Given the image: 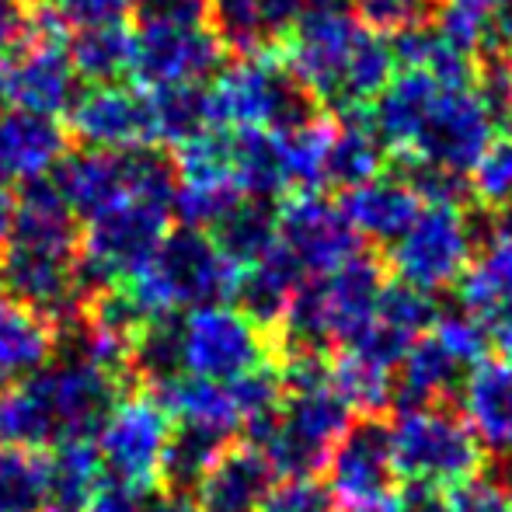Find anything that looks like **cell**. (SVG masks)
<instances>
[{
    "label": "cell",
    "mask_w": 512,
    "mask_h": 512,
    "mask_svg": "<svg viewBox=\"0 0 512 512\" xmlns=\"http://www.w3.org/2000/svg\"><path fill=\"white\" fill-rule=\"evenodd\" d=\"M387 154L405 164H429L467 175L495 140L499 122L474 84H443L422 70H401L366 108Z\"/></svg>",
    "instance_id": "1"
},
{
    "label": "cell",
    "mask_w": 512,
    "mask_h": 512,
    "mask_svg": "<svg viewBox=\"0 0 512 512\" xmlns=\"http://www.w3.org/2000/svg\"><path fill=\"white\" fill-rule=\"evenodd\" d=\"M279 53L300 88L338 115L366 112L394 77L387 39L345 0H310Z\"/></svg>",
    "instance_id": "2"
},
{
    "label": "cell",
    "mask_w": 512,
    "mask_h": 512,
    "mask_svg": "<svg viewBox=\"0 0 512 512\" xmlns=\"http://www.w3.org/2000/svg\"><path fill=\"white\" fill-rule=\"evenodd\" d=\"M126 380L77 352L53 356L39 373L0 391V443L53 450L77 439H95L122 401Z\"/></svg>",
    "instance_id": "3"
},
{
    "label": "cell",
    "mask_w": 512,
    "mask_h": 512,
    "mask_svg": "<svg viewBox=\"0 0 512 512\" xmlns=\"http://www.w3.org/2000/svg\"><path fill=\"white\" fill-rule=\"evenodd\" d=\"M352 422V408L328 380L300 391H283L279 411L244 425L241 443L255 446L279 481L317 478Z\"/></svg>",
    "instance_id": "4"
},
{
    "label": "cell",
    "mask_w": 512,
    "mask_h": 512,
    "mask_svg": "<svg viewBox=\"0 0 512 512\" xmlns=\"http://www.w3.org/2000/svg\"><path fill=\"white\" fill-rule=\"evenodd\" d=\"M241 269L227 262L206 230H168L150 265L122 283L143 317L189 314V310L234 300Z\"/></svg>",
    "instance_id": "5"
},
{
    "label": "cell",
    "mask_w": 512,
    "mask_h": 512,
    "mask_svg": "<svg viewBox=\"0 0 512 512\" xmlns=\"http://www.w3.org/2000/svg\"><path fill=\"white\" fill-rule=\"evenodd\" d=\"M206 98L216 129L286 133L300 122L314 119L321 108L290 74L279 49L223 63L220 74L213 77V88H206Z\"/></svg>",
    "instance_id": "6"
},
{
    "label": "cell",
    "mask_w": 512,
    "mask_h": 512,
    "mask_svg": "<svg viewBox=\"0 0 512 512\" xmlns=\"http://www.w3.org/2000/svg\"><path fill=\"white\" fill-rule=\"evenodd\" d=\"M391 450L405 485L450 492L485 471V450L457 405L398 411L391 418Z\"/></svg>",
    "instance_id": "7"
},
{
    "label": "cell",
    "mask_w": 512,
    "mask_h": 512,
    "mask_svg": "<svg viewBox=\"0 0 512 512\" xmlns=\"http://www.w3.org/2000/svg\"><path fill=\"white\" fill-rule=\"evenodd\" d=\"M474 248H478V227L464 213V206H425L415 223L387 248L384 265L398 283L432 297L464 276Z\"/></svg>",
    "instance_id": "8"
},
{
    "label": "cell",
    "mask_w": 512,
    "mask_h": 512,
    "mask_svg": "<svg viewBox=\"0 0 512 512\" xmlns=\"http://www.w3.org/2000/svg\"><path fill=\"white\" fill-rule=\"evenodd\" d=\"M324 471L338 512H401L405 481L394 464L387 418L359 415L338 439Z\"/></svg>",
    "instance_id": "9"
},
{
    "label": "cell",
    "mask_w": 512,
    "mask_h": 512,
    "mask_svg": "<svg viewBox=\"0 0 512 512\" xmlns=\"http://www.w3.org/2000/svg\"><path fill=\"white\" fill-rule=\"evenodd\" d=\"M182 359L192 377L230 384L272 363V335L241 307L209 304L182 314Z\"/></svg>",
    "instance_id": "10"
},
{
    "label": "cell",
    "mask_w": 512,
    "mask_h": 512,
    "mask_svg": "<svg viewBox=\"0 0 512 512\" xmlns=\"http://www.w3.org/2000/svg\"><path fill=\"white\" fill-rule=\"evenodd\" d=\"M171 429L175 422L157 405L154 394L122 398L95 436L108 485L129 488V492H157Z\"/></svg>",
    "instance_id": "11"
},
{
    "label": "cell",
    "mask_w": 512,
    "mask_h": 512,
    "mask_svg": "<svg viewBox=\"0 0 512 512\" xmlns=\"http://www.w3.org/2000/svg\"><path fill=\"white\" fill-rule=\"evenodd\" d=\"M279 244L290 251L304 276H328L363 251V237L349 223L342 203L324 192H290L276 206Z\"/></svg>",
    "instance_id": "12"
},
{
    "label": "cell",
    "mask_w": 512,
    "mask_h": 512,
    "mask_svg": "<svg viewBox=\"0 0 512 512\" xmlns=\"http://www.w3.org/2000/svg\"><path fill=\"white\" fill-rule=\"evenodd\" d=\"M227 49L209 25H140L133 35V81L143 91L203 84L220 74Z\"/></svg>",
    "instance_id": "13"
},
{
    "label": "cell",
    "mask_w": 512,
    "mask_h": 512,
    "mask_svg": "<svg viewBox=\"0 0 512 512\" xmlns=\"http://www.w3.org/2000/svg\"><path fill=\"white\" fill-rule=\"evenodd\" d=\"M67 133L88 150H133L157 143L147 91L126 84L81 91L67 112Z\"/></svg>",
    "instance_id": "14"
},
{
    "label": "cell",
    "mask_w": 512,
    "mask_h": 512,
    "mask_svg": "<svg viewBox=\"0 0 512 512\" xmlns=\"http://www.w3.org/2000/svg\"><path fill=\"white\" fill-rule=\"evenodd\" d=\"M81 77L70 63V46L25 42L0 63V98L21 112L63 115L81 95Z\"/></svg>",
    "instance_id": "15"
},
{
    "label": "cell",
    "mask_w": 512,
    "mask_h": 512,
    "mask_svg": "<svg viewBox=\"0 0 512 512\" xmlns=\"http://www.w3.org/2000/svg\"><path fill=\"white\" fill-rule=\"evenodd\" d=\"M314 283L317 297H321L331 345L342 349L345 342H352V338L370 328L380 304V293L387 286V265L380 258L359 251L342 269L328 272V276H314Z\"/></svg>",
    "instance_id": "16"
},
{
    "label": "cell",
    "mask_w": 512,
    "mask_h": 512,
    "mask_svg": "<svg viewBox=\"0 0 512 512\" xmlns=\"http://www.w3.org/2000/svg\"><path fill=\"white\" fill-rule=\"evenodd\" d=\"M460 415L478 436L492 464L512 460V363L509 359H481L471 366L460 387Z\"/></svg>",
    "instance_id": "17"
},
{
    "label": "cell",
    "mask_w": 512,
    "mask_h": 512,
    "mask_svg": "<svg viewBox=\"0 0 512 512\" xmlns=\"http://www.w3.org/2000/svg\"><path fill=\"white\" fill-rule=\"evenodd\" d=\"M279 485L269 460L248 443H230L192 492L196 512H262Z\"/></svg>",
    "instance_id": "18"
},
{
    "label": "cell",
    "mask_w": 512,
    "mask_h": 512,
    "mask_svg": "<svg viewBox=\"0 0 512 512\" xmlns=\"http://www.w3.org/2000/svg\"><path fill=\"white\" fill-rule=\"evenodd\" d=\"M70 154V133L60 119L39 112L0 115V178L7 182H39L56 171Z\"/></svg>",
    "instance_id": "19"
},
{
    "label": "cell",
    "mask_w": 512,
    "mask_h": 512,
    "mask_svg": "<svg viewBox=\"0 0 512 512\" xmlns=\"http://www.w3.org/2000/svg\"><path fill=\"white\" fill-rule=\"evenodd\" d=\"M49 178L81 220H95L105 209L136 199L129 189L126 150H74L56 164Z\"/></svg>",
    "instance_id": "20"
},
{
    "label": "cell",
    "mask_w": 512,
    "mask_h": 512,
    "mask_svg": "<svg viewBox=\"0 0 512 512\" xmlns=\"http://www.w3.org/2000/svg\"><path fill=\"white\" fill-rule=\"evenodd\" d=\"M310 0H213L209 28L234 56L279 49Z\"/></svg>",
    "instance_id": "21"
},
{
    "label": "cell",
    "mask_w": 512,
    "mask_h": 512,
    "mask_svg": "<svg viewBox=\"0 0 512 512\" xmlns=\"http://www.w3.org/2000/svg\"><path fill=\"white\" fill-rule=\"evenodd\" d=\"M460 307L474 314L488 331L512 328V237L492 234L481 241L464 276L457 279Z\"/></svg>",
    "instance_id": "22"
},
{
    "label": "cell",
    "mask_w": 512,
    "mask_h": 512,
    "mask_svg": "<svg viewBox=\"0 0 512 512\" xmlns=\"http://www.w3.org/2000/svg\"><path fill=\"white\" fill-rule=\"evenodd\" d=\"M467 370L425 331L401 356L391 380V405L398 411L425 405H457Z\"/></svg>",
    "instance_id": "23"
},
{
    "label": "cell",
    "mask_w": 512,
    "mask_h": 512,
    "mask_svg": "<svg viewBox=\"0 0 512 512\" xmlns=\"http://www.w3.org/2000/svg\"><path fill=\"white\" fill-rule=\"evenodd\" d=\"M342 209L359 237L391 248L422 213V199L398 175H377L342 196Z\"/></svg>",
    "instance_id": "24"
},
{
    "label": "cell",
    "mask_w": 512,
    "mask_h": 512,
    "mask_svg": "<svg viewBox=\"0 0 512 512\" xmlns=\"http://www.w3.org/2000/svg\"><path fill=\"white\" fill-rule=\"evenodd\" d=\"M60 349V331L53 321L28 310L18 300H0V391L39 373Z\"/></svg>",
    "instance_id": "25"
},
{
    "label": "cell",
    "mask_w": 512,
    "mask_h": 512,
    "mask_svg": "<svg viewBox=\"0 0 512 512\" xmlns=\"http://www.w3.org/2000/svg\"><path fill=\"white\" fill-rule=\"evenodd\" d=\"M304 279L307 276L290 258V251H286L283 244H276L265 258H258V262L248 265V269H241L237 290H234V300H237L234 307H241L251 321L262 324V328L272 335Z\"/></svg>",
    "instance_id": "26"
},
{
    "label": "cell",
    "mask_w": 512,
    "mask_h": 512,
    "mask_svg": "<svg viewBox=\"0 0 512 512\" xmlns=\"http://www.w3.org/2000/svg\"><path fill=\"white\" fill-rule=\"evenodd\" d=\"M105 488V467L95 439L53 446L46 453V502L42 512H88Z\"/></svg>",
    "instance_id": "27"
},
{
    "label": "cell",
    "mask_w": 512,
    "mask_h": 512,
    "mask_svg": "<svg viewBox=\"0 0 512 512\" xmlns=\"http://www.w3.org/2000/svg\"><path fill=\"white\" fill-rule=\"evenodd\" d=\"M157 398V405L171 415V422H189V425H206V429L227 432V436H241V411H237L234 391L230 384H216L206 377H192L182 373L171 384L150 391Z\"/></svg>",
    "instance_id": "28"
},
{
    "label": "cell",
    "mask_w": 512,
    "mask_h": 512,
    "mask_svg": "<svg viewBox=\"0 0 512 512\" xmlns=\"http://www.w3.org/2000/svg\"><path fill=\"white\" fill-rule=\"evenodd\" d=\"M230 443H234V436H227V432L206 429V425L175 422L168 446H164L161 488H157V492L192 499V492H196V485L203 481V474L216 464V457H220Z\"/></svg>",
    "instance_id": "29"
},
{
    "label": "cell",
    "mask_w": 512,
    "mask_h": 512,
    "mask_svg": "<svg viewBox=\"0 0 512 512\" xmlns=\"http://www.w3.org/2000/svg\"><path fill=\"white\" fill-rule=\"evenodd\" d=\"M129 384H140L147 391L171 384L185 373L182 359V314L150 317L129 342Z\"/></svg>",
    "instance_id": "30"
},
{
    "label": "cell",
    "mask_w": 512,
    "mask_h": 512,
    "mask_svg": "<svg viewBox=\"0 0 512 512\" xmlns=\"http://www.w3.org/2000/svg\"><path fill=\"white\" fill-rule=\"evenodd\" d=\"M432 28L471 60L509 49L499 0H439Z\"/></svg>",
    "instance_id": "31"
},
{
    "label": "cell",
    "mask_w": 512,
    "mask_h": 512,
    "mask_svg": "<svg viewBox=\"0 0 512 512\" xmlns=\"http://www.w3.org/2000/svg\"><path fill=\"white\" fill-rule=\"evenodd\" d=\"M384 161L387 147L380 143L377 129L370 126L366 112L342 115L328 154V189H356V185L384 175Z\"/></svg>",
    "instance_id": "32"
},
{
    "label": "cell",
    "mask_w": 512,
    "mask_h": 512,
    "mask_svg": "<svg viewBox=\"0 0 512 512\" xmlns=\"http://www.w3.org/2000/svg\"><path fill=\"white\" fill-rule=\"evenodd\" d=\"M209 237L234 269H248L279 244L276 206L269 199H244L209 230Z\"/></svg>",
    "instance_id": "33"
},
{
    "label": "cell",
    "mask_w": 512,
    "mask_h": 512,
    "mask_svg": "<svg viewBox=\"0 0 512 512\" xmlns=\"http://www.w3.org/2000/svg\"><path fill=\"white\" fill-rule=\"evenodd\" d=\"M230 157H234V178L248 199H276L290 192L283 168V147L279 133L269 129H230Z\"/></svg>",
    "instance_id": "34"
},
{
    "label": "cell",
    "mask_w": 512,
    "mask_h": 512,
    "mask_svg": "<svg viewBox=\"0 0 512 512\" xmlns=\"http://www.w3.org/2000/svg\"><path fill=\"white\" fill-rule=\"evenodd\" d=\"M335 126H338V119L317 112L314 119L279 133L290 192L328 189V154H331V140H335Z\"/></svg>",
    "instance_id": "35"
},
{
    "label": "cell",
    "mask_w": 512,
    "mask_h": 512,
    "mask_svg": "<svg viewBox=\"0 0 512 512\" xmlns=\"http://www.w3.org/2000/svg\"><path fill=\"white\" fill-rule=\"evenodd\" d=\"M70 63H74L77 77L88 81L91 88L119 84L122 77L133 74V32L122 21L81 28L70 39Z\"/></svg>",
    "instance_id": "36"
},
{
    "label": "cell",
    "mask_w": 512,
    "mask_h": 512,
    "mask_svg": "<svg viewBox=\"0 0 512 512\" xmlns=\"http://www.w3.org/2000/svg\"><path fill=\"white\" fill-rule=\"evenodd\" d=\"M150 119H154V140L157 147L171 143L182 147L185 140L199 136L213 126L209 115V98L203 84H175V88H150Z\"/></svg>",
    "instance_id": "37"
},
{
    "label": "cell",
    "mask_w": 512,
    "mask_h": 512,
    "mask_svg": "<svg viewBox=\"0 0 512 512\" xmlns=\"http://www.w3.org/2000/svg\"><path fill=\"white\" fill-rule=\"evenodd\" d=\"M244 192L234 175L223 178H178L171 216H178V227L213 230L234 206L244 203Z\"/></svg>",
    "instance_id": "38"
},
{
    "label": "cell",
    "mask_w": 512,
    "mask_h": 512,
    "mask_svg": "<svg viewBox=\"0 0 512 512\" xmlns=\"http://www.w3.org/2000/svg\"><path fill=\"white\" fill-rule=\"evenodd\" d=\"M46 453L0 443V512H42Z\"/></svg>",
    "instance_id": "39"
},
{
    "label": "cell",
    "mask_w": 512,
    "mask_h": 512,
    "mask_svg": "<svg viewBox=\"0 0 512 512\" xmlns=\"http://www.w3.org/2000/svg\"><path fill=\"white\" fill-rule=\"evenodd\" d=\"M467 182H471V199H478L488 213L512 203V129L495 133V140L467 171Z\"/></svg>",
    "instance_id": "40"
},
{
    "label": "cell",
    "mask_w": 512,
    "mask_h": 512,
    "mask_svg": "<svg viewBox=\"0 0 512 512\" xmlns=\"http://www.w3.org/2000/svg\"><path fill=\"white\" fill-rule=\"evenodd\" d=\"M373 317H377L387 331L405 338V342H418V338L436 324L439 310L432 304L429 293L411 290L405 283H387L384 293H380V304H377V314Z\"/></svg>",
    "instance_id": "41"
},
{
    "label": "cell",
    "mask_w": 512,
    "mask_h": 512,
    "mask_svg": "<svg viewBox=\"0 0 512 512\" xmlns=\"http://www.w3.org/2000/svg\"><path fill=\"white\" fill-rule=\"evenodd\" d=\"M429 335L436 338V342L443 345L464 370H471V366H478L481 359H488V345H492V331H488L474 314H467L464 307L439 314L436 324L429 328Z\"/></svg>",
    "instance_id": "42"
},
{
    "label": "cell",
    "mask_w": 512,
    "mask_h": 512,
    "mask_svg": "<svg viewBox=\"0 0 512 512\" xmlns=\"http://www.w3.org/2000/svg\"><path fill=\"white\" fill-rule=\"evenodd\" d=\"M450 512H512V485L499 471H481L446 492Z\"/></svg>",
    "instance_id": "43"
},
{
    "label": "cell",
    "mask_w": 512,
    "mask_h": 512,
    "mask_svg": "<svg viewBox=\"0 0 512 512\" xmlns=\"http://www.w3.org/2000/svg\"><path fill=\"white\" fill-rule=\"evenodd\" d=\"M262 512H338V506L328 485H321L317 478H297L279 481Z\"/></svg>",
    "instance_id": "44"
},
{
    "label": "cell",
    "mask_w": 512,
    "mask_h": 512,
    "mask_svg": "<svg viewBox=\"0 0 512 512\" xmlns=\"http://www.w3.org/2000/svg\"><path fill=\"white\" fill-rule=\"evenodd\" d=\"M140 25H209L213 0H133Z\"/></svg>",
    "instance_id": "45"
},
{
    "label": "cell",
    "mask_w": 512,
    "mask_h": 512,
    "mask_svg": "<svg viewBox=\"0 0 512 512\" xmlns=\"http://www.w3.org/2000/svg\"><path fill=\"white\" fill-rule=\"evenodd\" d=\"M373 32H398L422 21L425 0H345Z\"/></svg>",
    "instance_id": "46"
},
{
    "label": "cell",
    "mask_w": 512,
    "mask_h": 512,
    "mask_svg": "<svg viewBox=\"0 0 512 512\" xmlns=\"http://www.w3.org/2000/svg\"><path fill=\"white\" fill-rule=\"evenodd\" d=\"M49 4L77 28L115 25L126 14H133V0H49Z\"/></svg>",
    "instance_id": "47"
},
{
    "label": "cell",
    "mask_w": 512,
    "mask_h": 512,
    "mask_svg": "<svg viewBox=\"0 0 512 512\" xmlns=\"http://www.w3.org/2000/svg\"><path fill=\"white\" fill-rule=\"evenodd\" d=\"M25 14L28 4L21 0H0V63L25 42Z\"/></svg>",
    "instance_id": "48"
},
{
    "label": "cell",
    "mask_w": 512,
    "mask_h": 512,
    "mask_svg": "<svg viewBox=\"0 0 512 512\" xmlns=\"http://www.w3.org/2000/svg\"><path fill=\"white\" fill-rule=\"evenodd\" d=\"M401 512H450L446 506V492L429 485H405L401 495Z\"/></svg>",
    "instance_id": "49"
},
{
    "label": "cell",
    "mask_w": 512,
    "mask_h": 512,
    "mask_svg": "<svg viewBox=\"0 0 512 512\" xmlns=\"http://www.w3.org/2000/svg\"><path fill=\"white\" fill-rule=\"evenodd\" d=\"M14 213H18V192L11 189L7 178H0V248H4L7 237H11Z\"/></svg>",
    "instance_id": "50"
},
{
    "label": "cell",
    "mask_w": 512,
    "mask_h": 512,
    "mask_svg": "<svg viewBox=\"0 0 512 512\" xmlns=\"http://www.w3.org/2000/svg\"><path fill=\"white\" fill-rule=\"evenodd\" d=\"M499 11H502V28H506V35L512 42V0H499Z\"/></svg>",
    "instance_id": "51"
},
{
    "label": "cell",
    "mask_w": 512,
    "mask_h": 512,
    "mask_svg": "<svg viewBox=\"0 0 512 512\" xmlns=\"http://www.w3.org/2000/svg\"><path fill=\"white\" fill-rule=\"evenodd\" d=\"M499 345H502V352H506V359L512 363V328L509 331H499Z\"/></svg>",
    "instance_id": "52"
},
{
    "label": "cell",
    "mask_w": 512,
    "mask_h": 512,
    "mask_svg": "<svg viewBox=\"0 0 512 512\" xmlns=\"http://www.w3.org/2000/svg\"><path fill=\"white\" fill-rule=\"evenodd\" d=\"M21 4H32V0H21Z\"/></svg>",
    "instance_id": "53"
},
{
    "label": "cell",
    "mask_w": 512,
    "mask_h": 512,
    "mask_svg": "<svg viewBox=\"0 0 512 512\" xmlns=\"http://www.w3.org/2000/svg\"><path fill=\"white\" fill-rule=\"evenodd\" d=\"M0 105H4V98H0ZM0 115H4V112H0Z\"/></svg>",
    "instance_id": "54"
},
{
    "label": "cell",
    "mask_w": 512,
    "mask_h": 512,
    "mask_svg": "<svg viewBox=\"0 0 512 512\" xmlns=\"http://www.w3.org/2000/svg\"><path fill=\"white\" fill-rule=\"evenodd\" d=\"M192 512H196V509H192Z\"/></svg>",
    "instance_id": "55"
}]
</instances>
